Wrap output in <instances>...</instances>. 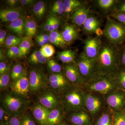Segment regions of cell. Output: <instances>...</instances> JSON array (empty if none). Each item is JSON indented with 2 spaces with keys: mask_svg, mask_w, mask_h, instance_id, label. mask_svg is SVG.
Here are the masks:
<instances>
[{
  "mask_svg": "<svg viewBox=\"0 0 125 125\" xmlns=\"http://www.w3.org/2000/svg\"><path fill=\"white\" fill-rule=\"evenodd\" d=\"M40 51L47 58L52 56L55 52L53 46L49 44H46L43 46L41 47Z\"/></svg>",
  "mask_w": 125,
  "mask_h": 125,
  "instance_id": "8d00e7d4",
  "label": "cell"
},
{
  "mask_svg": "<svg viewBox=\"0 0 125 125\" xmlns=\"http://www.w3.org/2000/svg\"><path fill=\"white\" fill-rule=\"evenodd\" d=\"M116 78L119 89L125 92V70L120 69Z\"/></svg>",
  "mask_w": 125,
  "mask_h": 125,
  "instance_id": "d590c367",
  "label": "cell"
},
{
  "mask_svg": "<svg viewBox=\"0 0 125 125\" xmlns=\"http://www.w3.org/2000/svg\"><path fill=\"white\" fill-rule=\"evenodd\" d=\"M52 11L54 14L62 15L64 12V1L58 0L54 2L52 7Z\"/></svg>",
  "mask_w": 125,
  "mask_h": 125,
  "instance_id": "f35d334b",
  "label": "cell"
},
{
  "mask_svg": "<svg viewBox=\"0 0 125 125\" xmlns=\"http://www.w3.org/2000/svg\"><path fill=\"white\" fill-rule=\"evenodd\" d=\"M104 35L110 43L117 46L125 40V26L112 19L107 20Z\"/></svg>",
  "mask_w": 125,
  "mask_h": 125,
  "instance_id": "52a82bcc",
  "label": "cell"
},
{
  "mask_svg": "<svg viewBox=\"0 0 125 125\" xmlns=\"http://www.w3.org/2000/svg\"><path fill=\"white\" fill-rule=\"evenodd\" d=\"M6 90L18 97L30 100L31 94L30 89L29 76L27 73L19 79L11 81Z\"/></svg>",
  "mask_w": 125,
  "mask_h": 125,
  "instance_id": "9c48e42d",
  "label": "cell"
},
{
  "mask_svg": "<svg viewBox=\"0 0 125 125\" xmlns=\"http://www.w3.org/2000/svg\"><path fill=\"white\" fill-rule=\"evenodd\" d=\"M26 20L22 17L12 21L7 26L10 30L19 36H22L25 31V26Z\"/></svg>",
  "mask_w": 125,
  "mask_h": 125,
  "instance_id": "ffe728a7",
  "label": "cell"
},
{
  "mask_svg": "<svg viewBox=\"0 0 125 125\" xmlns=\"http://www.w3.org/2000/svg\"><path fill=\"white\" fill-rule=\"evenodd\" d=\"M49 41L52 44L60 47H64L67 44L63 38L62 34L57 31H55L50 33Z\"/></svg>",
  "mask_w": 125,
  "mask_h": 125,
  "instance_id": "cb8c5ba5",
  "label": "cell"
},
{
  "mask_svg": "<svg viewBox=\"0 0 125 125\" xmlns=\"http://www.w3.org/2000/svg\"><path fill=\"white\" fill-rule=\"evenodd\" d=\"M19 117L20 125H38L34 117L30 107Z\"/></svg>",
  "mask_w": 125,
  "mask_h": 125,
  "instance_id": "d4e9b609",
  "label": "cell"
},
{
  "mask_svg": "<svg viewBox=\"0 0 125 125\" xmlns=\"http://www.w3.org/2000/svg\"><path fill=\"white\" fill-rule=\"evenodd\" d=\"M121 52L120 69L125 70V46Z\"/></svg>",
  "mask_w": 125,
  "mask_h": 125,
  "instance_id": "bcb514c9",
  "label": "cell"
},
{
  "mask_svg": "<svg viewBox=\"0 0 125 125\" xmlns=\"http://www.w3.org/2000/svg\"><path fill=\"white\" fill-rule=\"evenodd\" d=\"M6 32L4 30L1 29L0 30V45L1 46L5 44L6 40Z\"/></svg>",
  "mask_w": 125,
  "mask_h": 125,
  "instance_id": "7dc6e473",
  "label": "cell"
},
{
  "mask_svg": "<svg viewBox=\"0 0 125 125\" xmlns=\"http://www.w3.org/2000/svg\"><path fill=\"white\" fill-rule=\"evenodd\" d=\"M65 118L72 125H92L93 119L85 109L66 114Z\"/></svg>",
  "mask_w": 125,
  "mask_h": 125,
  "instance_id": "5bb4252c",
  "label": "cell"
},
{
  "mask_svg": "<svg viewBox=\"0 0 125 125\" xmlns=\"http://www.w3.org/2000/svg\"><path fill=\"white\" fill-rule=\"evenodd\" d=\"M11 70L0 75V89L1 92L7 90L9 88L11 81L10 77Z\"/></svg>",
  "mask_w": 125,
  "mask_h": 125,
  "instance_id": "4dcf8cb0",
  "label": "cell"
},
{
  "mask_svg": "<svg viewBox=\"0 0 125 125\" xmlns=\"http://www.w3.org/2000/svg\"><path fill=\"white\" fill-rule=\"evenodd\" d=\"M60 22L59 19L55 16H53V29L54 31L57 29L60 26Z\"/></svg>",
  "mask_w": 125,
  "mask_h": 125,
  "instance_id": "c3c4849f",
  "label": "cell"
},
{
  "mask_svg": "<svg viewBox=\"0 0 125 125\" xmlns=\"http://www.w3.org/2000/svg\"><path fill=\"white\" fill-rule=\"evenodd\" d=\"M113 125H125V113L113 112Z\"/></svg>",
  "mask_w": 125,
  "mask_h": 125,
  "instance_id": "74e56055",
  "label": "cell"
},
{
  "mask_svg": "<svg viewBox=\"0 0 125 125\" xmlns=\"http://www.w3.org/2000/svg\"><path fill=\"white\" fill-rule=\"evenodd\" d=\"M82 88L85 92L96 93L104 96L119 89L116 77L101 75L84 83Z\"/></svg>",
  "mask_w": 125,
  "mask_h": 125,
  "instance_id": "277c9868",
  "label": "cell"
},
{
  "mask_svg": "<svg viewBox=\"0 0 125 125\" xmlns=\"http://www.w3.org/2000/svg\"><path fill=\"white\" fill-rule=\"evenodd\" d=\"M20 1L18 0H7L6 1L7 5L10 6H14L17 4Z\"/></svg>",
  "mask_w": 125,
  "mask_h": 125,
  "instance_id": "f5cc1de1",
  "label": "cell"
},
{
  "mask_svg": "<svg viewBox=\"0 0 125 125\" xmlns=\"http://www.w3.org/2000/svg\"><path fill=\"white\" fill-rule=\"evenodd\" d=\"M33 45L32 37L26 36L23 38L22 40L19 45L20 51L19 57H23L26 55Z\"/></svg>",
  "mask_w": 125,
  "mask_h": 125,
  "instance_id": "603a6c76",
  "label": "cell"
},
{
  "mask_svg": "<svg viewBox=\"0 0 125 125\" xmlns=\"http://www.w3.org/2000/svg\"><path fill=\"white\" fill-rule=\"evenodd\" d=\"M4 53L3 52V51H2V50L1 49L0 50V61H1L2 62L4 60L5 58V55H4Z\"/></svg>",
  "mask_w": 125,
  "mask_h": 125,
  "instance_id": "680465c9",
  "label": "cell"
},
{
  "mask_svg": "<svg viewBox=\"0 0 125 125\" xmlns=\"http://www.w3.org/2000/svg\"><path fill=\"white\" fill-rule=\"evenodd\" d=\"M100 23L97 18L94 16H89L83 24V29L87 33H95Z\"/></svg>",
  "mask_w": 125,
  "mask_h": 125,
  "instance_id": "7402d4cb",
  "label": "cell"
},
{
  "mask_svg": "<svg viewBox=\"0 0 125 125\" xmlns=\"http://www.w3.org/2000/svg\"><path fill=\"white\" fill-rule=\"evenodd\" d=\"M62 34L67 44L72 42L76 39L78 36L76 28L71 25H66Z\"/></svg>",
  "mask_w": 125,
  "mask_h": 125,
  "instance_id": "44dd1931",
  "label": "cell"
},
{
  "mask_svg": "<svg viewBox=\"0 0 125 125\" xmlns=\"http://www.w3.org/2000/svg\"><path fill=\"white\" fill-rule=\"evenodd\" d=\"M66 114L61 104L51 109L48 115L46 125H56L64 119Z\"/></svg>",
  "mask_w": 125,
  "mask_h": 125,
  "instance_id": "e0dca14e",
  "label": "cell"
},
{
  "mask_svg": "<svg viewBox=\"0 0 125 125\" xmlns=\"http://www.w3.org/2000/svg\"><path fill=\"white\" fill-rule=\"evenodd\" d=\"M85 94L82 87L71 84L59 95L60 103L66 114L84 109Z\"/></svg>",
  "mask_w": 125,
  "mask_h": 125,
  "instance_id": "7a4b0ae2",
  "label": "cell"
},
{
  "mask_svg": "<svg viewBox=\"0 0 125 125\" xmlns=\"http://www.w3.org/2000/svg\"><path fill=\"white\" fill-rule=\"evenodd\" d=\"M120 56L116 46L108 42L102 43L96 59L99 75L116 77L120 70Z\"/></svg>",
  "mask_w": 125,
  "mask_h": 125,
  "instance_id": "6da1fadb",
  "label": "cell"
},
{
  "mask_svg": "<svg viewBox=\"0 0 125 125\" xmlns=\"http://www.w3.org/2000/svg\"><path fill=\"white\" fill-rule=\"evenodd\" d=\"M36 1L33 0H21L20 1L21 4L24 6H30L33 4Z\"/></svg>",
  "mask_w": 125,
  "mask_h": 125,
  "instance_id": "681fc988",
  "label": "cell"
},
{
  "mask_svg": "<svg viewBox=\"0 0 125 125\" xmlns=\"http://www.w3.org/2000/svg\"><path fill=\"white\" fill-rule=\"evenodd\" d=\"M56 125H72L71 123L66 119L65 118L63 119L60 122Z\"/></svg>",
  "mask_w": 125,
  "mask_h": 125,
  "instance_id": "9f6ffc18",
  "label": "cell"
},
{
  "mask_svg": "<svg viewBox=\"0 0 125 125\" xmlns=\"http://www.w3.org/2000/svg\"><path fill=\"white\" fill-rule=\"evenodd\" d=\"M81 4L76 0H65L64 1V12L69 13L81 6Z\"/></svg>",
  "mask_w": 125,
  "mask_h": 125,
  "instance_id": "d6a6232c",
  "label": "cell"
},
{
  "mask_svg": "<svg viewBox=\"0 0 125 125\" xmlns=\"http://www.w3.org/2000/svg\"><path fill=\"white\" fill-rule=\"evenodd\" d=\"M9 125H20L19 117L12 115L8 121Z\"/></svg>",
  "mask_w": 125,
  "mask_h": 125,
  "instance_id": "f6af8a7d",
  "label": "cell"
},
{
  "mask_svg": "<svg viewBox=\"0 0 125 125\" xmlns=\"http://www.w3.org/2000/svg\"><path fill=\"white\" fill-rule=\"evenodd\" d=\"M46 6L45 2L40 1L34 4L33 8L34 14L37 18L41 19L45 14Z\"/></svg>",
  "mask_w": 125,
  "mask_h": 125,
  "instance_id": "1f68e13d",
  "label": "cell"
},
{
  "mask_svg": "<svg viewBox=\"0 0 125 125\" xmlns=\"http://www.w3.org/2000/svg\"><path fill=\"white\" fill-rule=\"evenodd\" d=\"M75 62L80 74L84 81V83L99 76L96 60L89 58L83 52Z\"/></svg>",
  "mask_w": 125,
  "mask_h": 125,
  "instance_id": "ba28073f",
  "label": "cell"
},
{
  "mask_svg": "<svg viewBox=\"0 0 125 125\" xmlns=\"http://www.w3.org/2000/svg\"><path fill=\"white\" fill-rule=\"evenodd\" d=\"M108 107L113 112L125 113V92L118 89L105 96Z\"/></svg>",
  "mask_w": 125,
  "mask_h": 125,
  "instance_id": "30bf717a",
  "label": "cell"
},
{
  "mask_svg": "<svg viewBox=\"0 0 125 125\" xmlns=\"http://www.w3.org/2000/svg\"><path fill=\"white\" fill-rule=\"evenodd\" d=\"M10 65L4 62H0V75L11 70Z\"/></svg>",
  "mask_w": 125,
  "mask_h": 125,
  "instance_id": "ee69618b",
  "label": "cell"
},
{
  "mask_svg": "<svg viewBox=\"0 0 125 125\" xmlns=\"http://www.w3.org/2000/svg\"><path fill=\"white\" fill-rule=\"evenodd\" d=\"M118 12L125 14V1L122 3L119 6Z\"/></svg>",
  "mask_w": 125,
  "mask_h": 125,
  "instance_id": "db71d44e",
  "label": "cell"
},
{
  "mask_svg": "<svg viewBox=\"0 0 125 125\" xmlns=\"http://www.w3.org/2000/svg\"><path fill=\"white\" fill-rule=\"evenodd\" d=\"M47 63L48 68L52 73H58L62 72L61 66L54 60H49Z\"/></svg>",
  "mask_w": 125,
  "mask_h": 125,
  "instance_id": "e575fe53",
  "label": "cell"
},
{
  "mask_svg": "<svg viewBox=\"0 0 125 125\" xmlns=\"http://www.w3.org/2000/svg\"><path fill=\"white\" fill-rule=\"evenodd\" d=\"M111 16L116 19L119 23L125 26V14L118 12L112 14Z\"/></svg>",
  "mask_w": 125,
  "mask_h": 125,
  "instance_id": "7bdbcfd3",
  "label": "cell"
},
{
  "mask_svg": "<svg viewBox=\"0 0 125 125\" xmlns=\"http://www.w3.org/2000/svg\"><path fill=\"white\" fill-rule=\"evenodd\" d=\"M89 10L85 7H80L74 11L71 16L73 22L78 26L83 25L89 17Z\"/></svg>",
  "mask_w": 125,
  "mask_h": 125,
  "instance_id": "d6986e66",
  "label": "cell"
},
{
  "mask_svg": "<svg viewBox=\"0 0 125 125\" xmlns=\"http://www.w3.org/2000/svg\"><path fill=\"white\" fill-rule=\"evenodd\" d=\"M11 116L2 105H0V122H8Z\"/></svg>",
  "mask_w": 125,
  "mask_h": 125,
  "instance_id": "ab89813d",
  "label": "cell"
},
{
  "mask_svg": "<svg viewBox=\"0 0 125 125\" xmlns=\"http://www.w3.org/2000/svg\"><path fill=\"white\" fill-rule=\"evenodd\" d=\"M62 69L63 73L71 84L83 87L84 81L80 74L76 62L65 64Z\"/></svg>",
  "mask_w": 125,
  "mask_h": 125,
  "instance_id": "7c38bea8",
  "label": "cell"
},
{
  "mask_svg": "<svg viewBox=\"0 0 125 125\" xmlns=\"http://www.w3.org/2000/svg\"><path fill=\"white\" fill-rule=\"evenodd\" d=\"M51 17H49L47 20L45 22L43 28H44V30L45 31H49V28L50 27V24H51Z\"/></svg>",
  "mask_w": 125,
  "mask_h": 125,
  "instance_id": "816d5d0a",
  "label": "cell"
},
{
  "mask_svg": "<svg viewBox=\"0 0 125 125\" xmlns=\"http://www.w3.org/2000/svg\"><path fill=\"white\" fill-rule=\"evenodd\" d=\"M0 125H9V124H8V122H0Z\"/></svg>",
  "mask_w": 125,
  "mask_h": 125,
  "instance_id": "91938a15",
  "label": "cell"
},
{
  "mask_svg": "<svg viewBox=\"0 0 125 125\" xmlns=\"http://www.w3.org/2000/svg\"><path fill=\"white\" fill-rule=\"evenodd\" d=\"M106 109L97 121L96 125H112V117L111 114L112 111H109V108Z\"/></svg>",
  "mask_w": 125,
  "mask_h": 125,
  "instance_id": "f1b7e54d",
  "label": "cell"
},
{
  "mask_svg": "<svg viewBox=\"0 0 125 125\" xmlns=\"http://www.w3.org/2000/svg\"><path fill=\"white\" fill-rule=\"evenodd\" d=\"M20 51L19 47L14 46L9 48L7 52V55L9 58H13L19 56Z\"/></svg>",
  "mask_w": 125,
  "mask_h": 125,
  "instance_id": "60d3db41",
  "label": "cell"
},
{
  "mask_svg": "<svg viewBox=\"0 0 125 125\" xmlns=\"http://www.w3.org/2000/svg\"><path fill=\"white\" fill-rule=\"evenodd\" d=\"M37 24L33 19L28 18L26 20L25 31L27 36L32 37L36 35L37 31Z\"/></svg>",
  "mask_w": 125,
  "mask_h": 125,
  "instance_id": "83f0119b",
  "label": "cell"
},
{
  "mask_svg": "<svg viewBox=\"0 0 125 125\" xmlns=\"http://www.w3.org/2000/svg\"><path fill=\"white\" fill-rule=\"evenodd\" d=\"M36 40H37V42L39 45V46H41V47H42L43 46L45 45V43L43 42L42 40L41 39L39 38L38 36L36 38Z\"/></svg>",
  "mask_w": 125,
  "mask_h": 125,
  "instance_id": "6f0895ef",
  "label": "cell"
},
{
  "mask_svg": "<svg viewBox=\"0 0 125 125\" xmlns=\"http://www.w3.org/2000/svg\"><path fill=\"white\" fill-rule=\"evenodd\" d=\"M30 109L34 119L38 125H46L51 110L36 102L31 105Z\"/></svg>",
  "mask_w": 125,
  "mask_h": 125,
  "instance_id": "2e32d148",
  "label": "cell"
},
{
  "mask_svg": "<svg viewBox=\"0 0 125 125\" xmlns=\"http://www.w3.org/2000/svg\"><path fill=\"white\" fill-rule=\"evenodd\" d=\"M23 38L20 37L10 35L6 38L5 45L8 48L19 45L22 40Z\"/></svg>",
  "mask_w": 125,
  "mask_h": 125,
  "instance_id": "836d02e7",
  "label": "cell"
},
{
  "mask_svg": "<svg viewBox=\"0 0 125 125\" xmlns=\"http://www.w3.org/2000/svg\"><path fill=\"white\" fill-rule=\"evenodd\" d=\"M22 10L19 8L3 9L0 11V19L2 22H11L22 17Z\"/></svg>",
  "mask_w": 125,
  "mask_h": 125,
  "instance_id": "ac0fdd59",
  "label": "cell"
},
{
  "mask_svg": "<svg viewBox=\"0 0 125 125\" xmlns=\"http://www.w3.org/2000/svg\"><path fill=\"white\" fill-rule=\"evenodd\" d=\"M49 89L61 95L71 85L63 72L51 73L48 76Z\"/></svg>",
  "mask_w": 125,
  "mask_h": 125,
  "instance_id": "8fae6325",
  "label": "cell"
},
{
  "mask_svg": "<svg viewBox=\"0 0 125 125\" xmlns=\"http://www.w3.org/2000/svg\"><path fill=\"white\" fill-rule=\"evenodd\" d=\"M29 80L31 95L37 96L49 88L48 76L42 68H32L30 71Z\"/></svg>",
  "mask_w": 125,
  "mask_h": 125,
  "instance_id": "5b68a950",
  "label": "cell"
},
{
  "mask_svg": "<svg viewBox=\"0 0 125 125\" xmlns=\"http://www.w3.org/2000/svg\"><path fill=\"white\" fill-rule=\"evenodd\" d=\"M29 61L32 64H43L47 60L40 51H35L30 56Z\"/></svg>",
  "mask_w": 125,
  "mask_h": 125,
  "instance_id": "484cf974",
  "label": "cell"
},
{
  "mask_svg": "<svg viewBox=\"0 0 125 125\" xmlns=\"http://www.w3.org/2000/svg\"><path fill=\"white\" fill-rule=\"evenodd\" d=\"M39 38L41 39L45 45L48 44V41H49V36L46 34H40L39 36H38Z\"/></svg>",
  "mask_w": 125,
  "mask_h": 125,
  "instance_id": "f907efd6",
  "label": "cell"
},
{
  "mask_svg": "<svg viewBox=\"0 0 125 125\" xmlns=\"http://www.w3.org/2000/svg\"><path fill=\"white\" fill-rule=\"evenodd\" d=\"M115 2L114 0H99L98 4L100 7L103 9H108L113 5Z\"/></svg>",
  "mask_w": 125,
  "mask_h": 125,
  "instance_id": "b9f144b4",
  "label": "cell"
},
{
  "mask_svg": "<svg viewBox=\"0 0 125 125\" xmlns=\"http://www.w3.org/2000/svg\"><path fill=\"white\" fill-rule=\"evenodd\" d=\"M95 33H96V35L98 37H100V36H102V35H104V33L103 30L99 27L96 29Z\"/></svg>",
  "mask_w": 125,
  "mask_h": 125,
  "instance_id": "11a10c76",
  "label": "cell"
},
{
  "mask_svg": "<svg viewBox=\"0 0 125 125\" xmlns=\"http://www.w3.org/2000/svg\"><path fill=\"white\" fill-rule=\"evenodd\" d=\"M102 42L97 37L88 38L84 42L85 55L89 58L96 60L98 56Z\"/></svg>",
  "mask_w": 125,
  "mask_h": 125,
  "instance_id": "9a60e30c",
  "label": "cell"
},
{
  "mask_svg": "<svg viewBox=\"0 0 125 125\" xmlns=\"http://www.w3.org/2000/svg\"><path fill=\"white\" fill-rule=\"evenodd\" d=\"M37 100V102L51 110L60 104L58 94L49 88L38 95Z\"/></svg>",
  "mask_w": 125,
  "mask_h": 125,
  "instance_id": "4fadbf2b",
  "label": "cell"
},
{
  "mask_svg": "<svg viewBox=\"0 0 125 125\" xmlns=\"http://www.w3.org/2000/svg\"><path fill=\"white\" fill-rule=\"evenodd\" d=\"M58 58L64 64H68L75 61V52L72 50L63 51L58 53Z\"/></svg>",
  "mask_w": 125,
  "mask_h": 125,
  "instance_id": "4316f807",
  "label": "cell"
},
{
  "mask_svg": "<svg viewBox=\"0 0 125 125\" xmlns=\"http://www.w3.org/2000/svg\"><path fill=\"white\" fill-rule=\"evenodd\" d=\"M84 109L88 112L93 121L105 111L106 103L105 96L96 93L86 92Z\"/></svg>",
  "mask_w": 125,
  "mask_h": 125,
  "instance_id": "8992f818",
  "label": "cell"
},
{
  "mask_svg": "<svg viewBox=\"0 0 125 125\" xmlns=\"http://www.w3.org/2000/svg\"><path fill=\"white\" fill-rule=\"evenodd\" d=\"M2 92L0 105L12 115L20 116L31 107V100L16 96L7 90Z\"/></svg>",
  "mask_w": 125,
  "mask_h": 125,
  "instance_id": "3957f363",
  "label": "cell"
},
{
  "mask_svg": "<svg viewBox=\"0 0 125 125\" xmlns=\"http://www.w3.org/2000/svg\"><path fill=\"white\" fill-rule=\"evenodd\" d=\"M27 73L21 64L17 63L14 65L11 69L10 72L11 81L19 79Z\"/></svg>",
  "mask_w": 125,
  "mask_h": 125,
  "instance_id": "f546056e",
  "label": "cell"
}]
</instances>
